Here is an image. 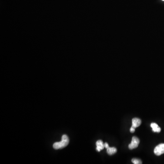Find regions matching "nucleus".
<instances>
[{
    "label": "nucleus",
    "mask_w": 164,
    "mask_h": 164,
    "mask_svg": "<svg viewBox=\"0 0 164 164\" xmlns=\"http://www.w3.org/2000/svg\"><path fill=\"white\" fill-rule=\"evenodd\" d=\"M107 152L109 155H113L117 152V149L115 147H110L107 149Z\"/></svg>",
    "instance_id": "obj_7"
},
{
    "label": "nucleus",
    "mask_w": 164,
    "mask_h": 164,
    "mask_svg": "<svg viewBox=\"0 0 164 164\" xmlns=\"http://www.w3.org/2000/svg\"><path fill=\"white\" fill-rule=\"evenodd\" d=\"M151 127L153 131L154 132L160 133L161 131V129L160 127L157 124L155 123H152L151 124Z\"/></svg>",
    "instance_id": "obj_6"
},
{
    "label": "nucleus",
    "mask_w": 164,
    "mask_h": 164,
    "mask_svg": "<svg viewBox=\"0 0 164 164\" xmlns=\"http://www.w3.org/2000/svg\"><path fill=\"white\" fill-rule=\"evenodd\" d=\"M162 1H164V0H162Z\"/></svg>",
    "instance_id": "obj_11"
},
{
    "label": "nucleus",
    "mask_w": 164,
    "mask_h": 164,
    "mask_svg": "<svg viewBox=\"0 0 164 164\" xmlns=\"http://www.w3.org/2000/svg\"><path fill=\"white\" fill-rule=\"evenodd\" d=\"M155 155L159 156L164 153V144H160L156 146L154 149Z\"/></svg>",
    "instance_id": "obj_3"
},
{
    "label": "nucleus",
    "mask_w": 164,
    "mask_h": 164,
    "mask_svg": "<svg viewBox=\"0 0 164 164\" xmlns=\"http://www.w3.org/2000/svg\"><path fill=\"white\" fill-rule=\"evenodd\" d=\"M96 146H97L96 150L99 152L101 150H103L105 148L104 144L103 143V141L101 140H98L96 142Z\"/></svg>",
    "instance_id": "obj_4"
},
{
    "label": "nucleus",
    "mask_w": 164,
    "mask_h": 164,
    "mask_svg": "<svg viewBox=\"0 0 164 164\" xmlns=\"http://www.w3.org/2000/svg\"><path fill=\"white\" fill-rule=\"evenodd\" d=\"M139 143L140 140L137 137L134 136L132 137L131 143L129 145V148L130 150H133L134 149L136 148L139 146Z\"/></svg>",
    "instance_id": "obj_2"
},
{
    "label": "nucleus",
    "mask_w": 164,
    "mask_h": 164,
    "mask_svg": "<svg viewBox=\"0 0 164 164\" xmlns=\"http://www.w3.org/2000/svg\"><path fill=\"white\" fill-rule=\"evenodd\" d=\"M69 140L68 136L66 135H63L60 142H56L53 145L54 148L56 150L60 149L67 146L69 144Z\"/></svg>",
    "instance_id": "obj_1"
},
{
    "label": "nucleus",
    "mask_w": 164,
    "mask_h": 164,
    "mask_svg": "<svg viewBox=\"0 0 164 164\" xmlns=\"http://www.w3.org/2000/svg\"><path fill=\"white\" fill-rule=\"evenodd\" d=\"M104 146H105V148L106 149H107V148H108L109 147V145H108V143H104Z\"/></svg>",
    "instance_id": "obj_10"
},
{
    "label": "nucleus",
    "mask_w": 164,
    "mask_h": 164,
    "mask_svg": "<svg viewBox=\"0 0 164 164\" xmlns=\"http://www.w3.org/2000/svg\"><path fill=\"white\" fill-rule=\"evenodd\" d=\"M132 162L134 164H142V161L138 159L134 158L132 160Z\"/></svg>",
    "instance_id": "obj_8"
},
{
    "label": "nucleus",
    "mask_w": 164,
    "mask_h": 164,
    "mask_svg": "<svg viewBox=\"0 0 164 164\" xmlns=\"http://www.w3.org/2000/svg\"><path fill=\"white\" fill-rule=\"evenodd\" d=\"M135 128L131 126V127L130 129V132L131 133H134V132H135Z\"/></svg>",
    "instance_id": "obj_9"
},
{
    "label": "nucleus",
    "mask_w": 164,
    "mask_h": 164,
    "mask_svg": "<svg viewBox=\"0 0 164 164\" xmlns=\"http://www.w3.org/2000/svg\"><path fill=\"white\" fill-rule=\"evenodd\" d=\"M132 122V127L135 128V129L140 126L141 124V121L140 118H133Z\"/></svg>",
    "instance_id": "obj_5"
}]
</instances>
